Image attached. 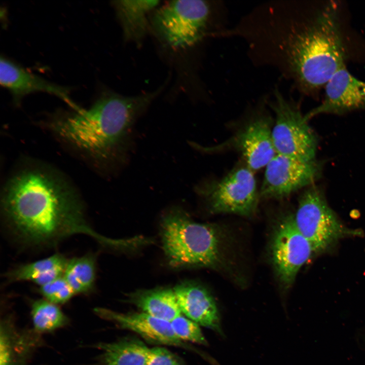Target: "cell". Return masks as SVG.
<instances>
[{"label": "cell", "mask_w": 365, "mask_h": 365, "mask_svg": "<svg viewBox=\"0 0 365 365\" xmlns=\"http://www.w3.org/2000/svg\"><path fill=\"white\" fill-rule=\"evenodd\" d=\"M2 206L13 231L28 245H53L79 234L109 247H117L119 243L94 231L72 187L60 175L43 168L28 167L13 175L5 187Z\"/></svg>", "instance_id": "6da1fadb"}, {"label": "cell", "mask_w": 365, "mask_h": 365, "mask_svg": "<svg viewBox=\"0 0 365 365\" xmlns=\"http://www.w3.org/2000/svg\"><path fill=\"white\" fill-rule=\"evenodd\" d=\"M159 92L130 97L105 93L89 108L56 117L50 126L62 140L94 159L114 161L124 154L134 121Z\"/></svg>", "instance_id": "7a4b0ae2"}, {"label": "cell", "mask_w": 365, "mask_h": 365, "mask_svg": "<svg viewBox=\"0 0 365 365\" xmlns=\"http://www.w3.org/2000/svg\"><path fill=\"white\" fill-rule=\"evenodd\" d=\"M289 61L305 90L316 91L345 66L346 49L339 20L338 5L331 2L313 22L291 39Z\"/></svg>", "instance_id": "3957f363"}, {"label": "cell", "mask_w": 365, "mask_h": 365, "mask_svg": "<svg viewBox=\"0 0 365 365\" xmlns=\"http://www.w3.org/2000/svg\"><path fill=\"white\" fill-rule=\"evenodd\" d=\"M161 233L163 249L171 267L227 268L228 236L219 226L195 222L182 210L174 209L163 217Z\"/></svg>", "instance_id": "277c9868"}, {"label": "cell", "mask_w": 365, "mask_h": 365, "mask_svg": "<svg viewBox=\"0 0 365 365\" xmlns=\"http://www.w3.org/2000/svg\"><path fill=\"white\" fill-rule=\"evenodd\" d=\"M295 216L296 224L310 243L313 253L324 251L340 239L361 236L362 231L347 228L328 206L323 192L310 186L301 194Z\"/></svg>", "instance_id": "5b68a950"}, {"label": "cell", "mask_w": 365, "mask_h": 365, "mask_svg": "<svg viewBox=\"0 0 365 365\" xmlns=\"http://www.w3.org/2000/svg\"><path fill=\"white\" fill-rule=\"evenodd\" d=\"M203 1H173L159 8L153 25L160 38L173 49H184L197 43L203 36L209 16Z\"/></svg>", "instance_id": "8992f818"}, {"label": "cell", "mask_w": 365, "mask_h": 365, "mask_svg": "<svg viewBox=\"0 0 365 365\" xmlns=\"http://www.w3.org/2000/svg\"><path fill=\"white\" fill-rule=\"evenodd\" d=\"M201 191L213 213L250 216L257 211L260 193L253 171L244 162Z\"/></svg>", "instance_id": "52a82bcc"}, {"label": "cell", "mask_w": 365, "mask_h": 365, "mask_svg": "<svg viewBox=\"0 0 365 365\" xmlns=\"http://www.w3.org/2000/svg\"><path fill=\"white\" fill-rule=\"evenodd\" d=\"M272 108L276 118L272 138L276 154L304 161L315 160L318 139L305 115L278 92Z\"/></svg>", "instance_id": "ba28073f"}, {"label": "cell", "mask_w": 365, "mask_h": 365, "mask_svg": "<svg viewBox=\"0 0 365 365\" xmlns=\"http://www.w3.org/2000/svg\"><path fill=\"white\" fill-rule=\"evenodd\" d=\"M276 223L270 244L271 260L278 280L283 288L287 289L313 251L310 243L298 229L294 214L286 213Z\"/></svg>", "instance_id": "9c48e42d"}, {"label": "cell", "mask_w": 365, "mask_h": 365, "mask_svg": "<svg viewBox=\"0 0 365 365\" xmlns=\"http://www.w3.org/2000/svg\"><path fill=\"white\" fill-rule=\"evenodd\" d=\"M321 166L315 160L304 161L276 154L265 167L261 197L281 199L312 185L319 176Z\"/></svg>", "instance_id": "30bf717a"}, {"label": "cell", "mask_w": 365, "mask_h": 365, "mask_svg": "<svg viewBox=\"0 0 365 365\" xmlns=\"http://www.w3.org/2000/svg\"><path fill=\"white\" fill-rule=\"evenodd\" d=\"M273 125L268 115L257 114L230 138L209 150H234L251 170H258L265 167L276 154L272 138Z\"/></svg>", "instance_id": "8fae6325"}, {"label": "cell", "mask_w": 365, "mask_h": 365, "mask_svg": "<svg viewBox=\"0 0 365 365\" xmlns=\"http://www.w3.org/2000/svg\"><path fill=\"white\" fill-rule=\"evenodd\" d=\"M94 312L101 318L114 322L120 328L136 333L151 343L181 347L198 354L211 364L216 362L210 356L180 340L169 321L144 312L125 314L102 308H95Z\"/></svg>", "instance_id": "7c38bea8"}, {"label": "cell", "mask_w": 365, "mask_h": 365, "mask_svg": "<svg viewBox=\"0 0 365 365\" xmlns=\"http://www.w3.org/2000/svg\"><path fill=\"white\" fill-rule=\"evenodd\" d=\"M321 103L305 115L306 120L321 114H341L365 108V82L352 76L344 66L324 86Z\"/></svg>", "instance_id": "4fadbf2b"}, {"label": "cell", "mask_w": 365, "mask_h": 365, "mask_svg": "<svg viewBox=\"0 0 365 365\" xmlns=\"http://www.w3.org/2000/svg\"><path fill=\"white\" fill-rule=\"evenodd\" d=\"M0 83L10 92L16 103L26 95L44 92L57 96L75 109L78 107L70 99L68 88L49 82L3 57L1 58Z\"/></svg>", "instance_id": "5bb4252c"}, {"label": "cell", "mask_w": 365, "mask_h": 365, "mask_svg": "<svg viewBox=\"0 0 365 365\" xmlns=\"http://www.w3.org/2000/svg\"><path fill=\"white\" fill-rule=\"evenodd\" d=\"M173 290L181 312L187 318L224 337L215 301L205 287L195 282L185 281Z\"/></svg>", "instance_id": "9a60e30c"}, {"label": "cell", "mask_w": 365, "mask_h": 365, "mask_svg": "<svg viewBox=\"0 0 365 365\" xmlns=\"http://www.w3.org/2000/svg\"><path fill=\"white\" fill-rule=\"evenodd\" d=\"M127 301L149 315L169 322L181 313L174 290L170 288L138 290L130 294Z\"/></svg>", "instance_id": "2e32d148"}, {"label": "cell", "mask_w": 365, "mask_h": 365, "mask_svg": "<svg viewBox=\"0 0 365 365\" xmlns=\"http://www.w3.org/2000/svg\"><path fill=\"white\" fill-rule=\"evenodd\" d=\"M158 1L113 2L127 41L139 42L147 32L149 13L159 5Z\"/></svg>", "instance_id": "e0dca14e"}, {"label": "cell", "mask_w": 365, "mask_h": 365, "mask_svg": "<svg viewBox=\"0 0 365 365\" xmlns=\"http://www.w3.org/2000/svg\"><path fill=\"white\" fill-rule=\"evenodd\" d=\"M67 261L63 256L56 253L21 265L8 272L6 276L10 281H30L41 286L62 276Z\"/></svg>", "instance_id": "ac0fdd59"}, {"label": "cell", "mask_w": 365, "mask_h": 365, "mask_svg": "<svg viewBox=\"0 0 365 365\" xmlns=\"http://www.w3.org/2000/svg\"><path fill=\"white\" fill-rule=\"evenodd\" d=\"M98 365H145L150 349L136 338H126L98 345Z\"/></svg>", "instance_id": "d6986e66"}, {"label": "cell", "mask_w": 365, "mask_h": 365, "mask_svg": "<svg viewBox=\"0 0 365 365\" xmlns=\"http://www.w3.org/2000/svg\"><path fill=\"white\" fill-rule=\"evenodd\" d=\"M63 277L75 295L93 290L96 277V258L87 254L67 261Z\"/></svg>", "instance_id": "ffe728a7"}, {"label": "cell", "mask_w": 365, "mask_h": 365, "mask_svg": "<svg viewBox=\"0 0 365 365\" xmlns=\"http://www.w3.org/2000/svg\"><path fill=\"white\" fill-rule=\"evenodd\" d=\"M31 312L34 328L38 332L52 331L67 322L66 317L58 306L46 299L33 302Z\"/></svg>", "instance_id": "44dd1931"}, {"label": "cell", "mask_w": 365, "mask_h": 365, "mask_svg": "<svg viewBox=\"0 0 365 365\" xmlns=\"http://www.w3.org/2000/svg\"><path fill=\"white\" fill-rule=\"evenodd\" d=\"M170 322L176 336L184 342L189 341L205 346L208 345L199 325L194 321L180 315Z\"/></svg>", "instance_id": "7402d4cb"}, {"label": "cell", "mask_w": 365, "mask_h": 365, "mask_svg": "<svg viewBox=\"0 0 365 365\" xmlns=\"http://www.w3.org/2000/svg\"><path fill=\"white\" fill-rule=\"evenodd\" d=\"M39 291L46 300L56 305L66 303L75 295L63 275L40 286Z\"/></svg>", "instance_id": "603a6c76"}, {"label": "cell", "mask_w": 365, "mask_h": 365, "mask_svg": "<svg viewBox=\"0 0 365 365\" xmlns=\"http://www.w3.org/2000/svg\"><path fill=\"white\" fill-rule=\"evenodd\" d=\"M145 365H185L182 360L162 347L150 348Z\"/></svg>", "instance_id": "cb8c5ba5"}]
</instances>
